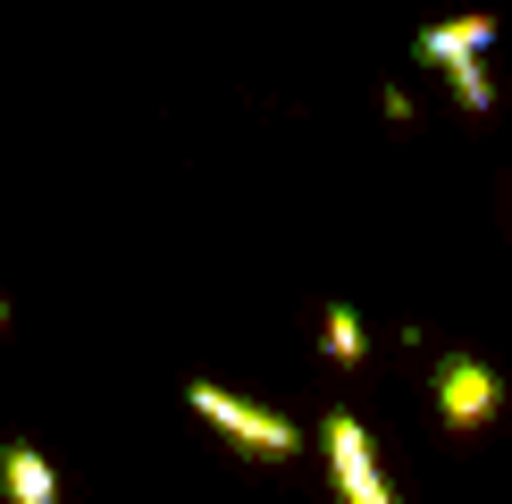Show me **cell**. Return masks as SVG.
Segmentation results:
<instances>
[{
  "mask_svg": "<svg viewBox=\"0 0 512 504\" xmlns=\"http://www.w3.org/2000/svg\"><path fill=\"white\" fill-rule=\"evenodd\" d=\"M185 404H194V420H210V429H219V446L244 454V462H294V454L311 446L303 420H286V412H269V404H244V395L210 387V378L185 387Z\"/></svg>",
  "mask_w": 512,
  "mask_h": 504,
  "instance_id": "6da1fadb",
  "label": "cell"
},
{
  "mask_svg": "<svg viewBox=\"0 0 512 504\" xmlns=\"http://www.w3.org/2000/svg\"><path fill=\"white\" fill-rule=\"evenodd\" d=\"M319 454H328V488L345 504H395V479H387V462H378V437L361 429L353 412L319 420Z\"/></svg>",
  "mask_w": 512,
  "mask_h": 504,
  "instance_id": "7a4b0ae2",
  "label": "cell"
},
{
  "mask_svg": "<svg viewBox=\"0 0 512 504\" xmlns=\"http://www.w3.org/2000/svg\"><path fill=\"white\" fill-rule=\"evenodd\" d=\"M429 395H437V420L454 437H479L487 420L504 412V370H487L479 353H445V362L429 370Z\"/></svg>",
  "mask_w": 512,
  "mask_h": 504,
  "instance_id": "3957f363",
  "label": "cell"
},
{
  "mask_svg": "<svg viewBox=\"0 0 512 504\" xmlns=\"http://www.w3.org/2000/svg\"><path fill=\"white\" fill-rule=\"evenodd\" d=\"M504 26L496 17H445V26H420L412 34V59H429V68H445V59H471V51H496Z\"/></svg>",
  "mask_w": 512,
  "mask_h": 504,
  "instance_id": "277c9868",
  "label": "cell"
},
{
  "mask_svg": "<svg viewBox=\"0 0 512 504\" xmlns=\"http://www.w3.org/2000/svg\"><path fill=\"white\" fill-rule=\"evenodd\" d=\"M0 488H9V504H59V471L42 462V446H0Z\"/></svg>",
  "mask_w": 512,
  "mask_h": 504,
  "instance_id": "5b68a950",
  "label": "cell"
},
{
  "mask_svg": "<svg viewBox=\"0 0 512 504\" xmlns=\"http://www.w3.org/2000/svg\"><path fill=\"white\" fill-rule=\"evenodd\" d=\"M319 345H328V362H370V320L353 303H328L319 311Z\"/></svg>",
  "mask_w": 512,
  "mask_h": 504,
  "instance_id": "8992f818",
  "label": "cell"
},
{
  "mask_svg": "<svg viewBox=\"0 0 512 504\" xmlns=\"http://www.w3.org/2000/svg\"><path fill=\"white\" fill-rule=\"evenodd\" d=\"M445 84H454V101H462L471 118H487V110H496V76L479 68V51H471V59H445Z\"/></svg>",
  "mask_w": 512,
  "mask_h": 504,
  "instance_id": "52a82bcc",
  "label": "cell"
},
{
  "mask_svg": "<svg viewBox=\"0 0 512 504\" xmlns=\"http://www.w3.org/2000/svg\"><path fill=\"white\" fill-rule=\"evenodd\" d=\"M378 110H387L395 126H412V93H403V84H378Z\"/></svg>",
  "mask_w": 512,
  "mask_h": 504,
  "instance_id": "ba28073f",
  "label": "cell"
},
{
  "mask_svg": "<svg viewBox=\"0 0 512 504\" xmlns=\"http://www.w3.org/2000/svg\"><path fill=\"white\" fill-rule=\"evenodd\" d=\"M0 328H9V294H0Z\"/></svg>",
  "mask_w": 512,
  "mask_h": 504,
  "instance_id": "9c48e42d",
  "label": "cell"
}]
</instances>
